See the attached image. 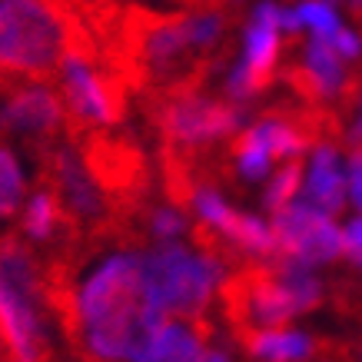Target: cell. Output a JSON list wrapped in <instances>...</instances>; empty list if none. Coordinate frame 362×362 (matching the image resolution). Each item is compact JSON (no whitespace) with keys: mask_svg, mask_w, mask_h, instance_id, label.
<instances>
[{"mask_svg":"<svg viewBox=\"0 0 362 362\" xmlns=\"http://www.w3.org/2000/svg\"><path fill=\"white\" fill-rule=\"evenodd\" d=\"M199 362H233V356L226 349H216V346H213V349L203 352V359Z\"/></svg>","mask_w":362,"mask_h":362,"instance_id":"16","label":"cell"},{"mask_svg":"<svg viewBox=\"0 0 362 362\" xmlns=\"http://www.w3.org/2000/svg\"><path fill=\"white\" fill-rule=\"evenodd\" d=\"M296 13H299L303 30H313L316 37H332V33L339 30L336 11H332V4H326V0H299Z\"/></svg>","mask_w":362,"mask_h":362,"instance_id":"13","label":"cell"},{"mask_svg":"<svg viewBox=\"0 0 362 362\" xmlns=\"http://www.w3.org/2000/svg\"><path fill=\"white\" fill-rule=\"evenodd\" d=\"M0 133L21 136L30 153L66 140V110L57 87H47L44 80L0 77Z\"/></svg>","mask_w":362,"mask_h":362,"instance_id":"5","label":"cell"},{"mask_svg":"<svg viewBox=\"0 0 362 362\" xmlns=\"http://www.w3.org/2000/svg\"><path fill=\"white\" fill-rule=\"evenodd\" d=\"M349 197L362 209V140H349Z\"/></svg>","mask_w":362,"mask_h":362,"instance_id":"15","label":"cell"},{"mask_svg":"<svg viewBox=\"0 0 362 362\" xmlns=\"http://www.w3.org/2000/svg\"><path fill=\"white\" fill-rule=\"evenodd\" d=\"M213 336L209 316H170L146 362H199Z\"/></svg>","mask_w":362,"mask_h":362,"instance_id":"10","label":"cell"},{"mask_svg":"<svg viewBox=\"0 0 362 362\" xmlns=\"http://www.w3.org/2000/svg\"><path fill=\"white\" fill-rule=\"evenodd\" d=\"M97 47L74 0H0V77L57 80L70 50Z\"/></svg>","mask_w":362,"mask_h":362,"instance_id":"1","label":"cell"},{"mask_svg":"<svg viewBox=\"0 0 362 362\" xmlns=\"http://www.w3.org/2000/svg\"><path fill=\"white\" fill-rule=\"evenodd\" d=\"M176 7H216V4H230V0H170Z\"/></svg>","mask_w":362,"mask_h":362,"instance_id":"17","label":"cell"},{"mask_svg":"<svg viewBox=\"0 0 362 362\" xmlns=\"http://www.w3.org/2000/svg\"><path fill=\"white\" fill-rule=\"evenodd\" d=\"M230 273L213 256L180 240L143 250V283L170 316H209V303Z\"/></svg>","mask_w":362,"mask_h":362,"instance_id":"3","label":"cell"},{"mask_svg":"<svg viewBox=\"0 0 362 362\" xmlns=\"http://www.w3.org/2000/svg\"><path fill=\"white\" fill-rule=\"evenodd\" d=\"M54 87L66 110V136L74 130L120 127L130 113V100H136L130 80L100 47L70 50Z\"/></svg>","mask_w":362,"mask_h":362,"instance_id":"2","label":"cell"},{"mask_svg":"<svg viewBox=\"0 0 362 362\" xmlns=\"http://www.w3.org/2000/svg\"><path fill=\"white\" fill-rule=\"evenodd\" d=\"M346 193H349V180L342 173L339 163V146L336 143H319L313 146L309 156V170L303 180V203L326 216H339L346 209Z\"/></svg>","mask_w":362,"mask_h":362,"instance_id":"8","label":"cell"},{"mask_svg":"<svg viewBox=\"0 0 362 362\" xmlns=\"http://www.w3.org/2000/svg\"><path fill=\"white\" fill-rule=\"evenodd\" d=\"M283 11L273 0H266L256 7L250 27H246V50L243 60L233 66L230 80H226V97L236 103H250L259 93L279 83L283 74Z\"/></svg>","mask_w":362,"mask_h":362,"instance_id":"6","label":"cell"},{"mask_svg":"<svg viewBox=\"0 0 362 362\" xmlns=\"http://www.w3.org/2000/svg\"><path fill=\"white\" fill-rule=\"evenodd\" d=\"M326 4H336V0H326Z\"/></svg>","mask_w":362,"mask_h":362,"instance_id":"18","label":"cell"},{"mask_svg":"<svg viewBox=\"0 0 362 362\" xmlns=\"http://www.w3.org/2000/svg\"><path fill=\"white\" fill-rule=\"evenodd\" d=\"M303 180H306V163H303V156H293V160H286V163L276 166L273 180H269V187L263 193V206L266 213H279V209L293 206L296 197L303 193Z\"/></svg>","mask_w":362,"mask_h":362,"instance_id":"11","label":"cell"},{"mask_svg":"<svg viewBox=\"0 0 362 362\" xmlns=\"http://www.w3.org/2000/svg\"><path fill=\"white\" fill-rule=\"evenodd\" d=\"M342 256H346L356 269H362V216H356V220L346 226V233H342Z\"/></svg>","mask_w":362,"mask_h":362,"instance_id":"14","label":"cell"},{"mask_svg":"<svg viewBox=\"0 0 362 362\" xmlns=\"http://www.w3.org/2000/svg\"><path fill=\"white\" fill-rule=\"evenodd\" d=\"M230 4H240V0H230Z\"/></svg>","mask_w":362,"mask_h":362,"instance_id":"19","label":"cell"},{"mask_svg":"<svg viewBox=\"0 0 362 362\" xmlns=\"http://www.w3.org/2000/svg\"><path fill=\"white\" fill-rule=\"evenodd\" d=\"M236 342L252 362H309L319 359L329 346L326 339L296 332L289 326H269V329H246L236 332Z\"/></svg>","mask_w":362,"mask_h":362,"instance_id":"9","label":"cell"},{"mask_svg":"<svg viewBox=\"0 0 362 362\" xmlns=\"http://www.w3.org/2000/svg\"><path fill=\"white\" fill-rule=\"evenodd\" d=\"M273 236L279 256L299 259L306 266H322L342 256V233L332 223V216L306 206V203H293V206L279 209L273 216Z\"/></svg>","mask_w":362,"mask_h":362,"instance_id":"7","label":"cell"},{"mask_svg":"<svg viewBox=\"0 0 362 362\" xmlns=\"http://www.w3.org/2000/svg\"><path fill=\"white\" fill-rule=\"evenodd\" d=\"M140 110L156 130L160 143L183 150L223 146L243 123V103L230 97H213L206 90L140 97Z\"/></svg>","mask_w":362,"mask_h":362,"instance_id":"4","label":"cell"},{"mask_svg":"<svg viewBox=\"0 0 362 362\" xmlns=\"http://www.w3.org/2000/svg\"><path fill=\"white\" fill-rule=\"evenodd\" d=\"M23 203V173L17 156L0 146V220H13Z\"/></svg>","mask_w":362,"mask_h":362,"instance_id":"12","label":"cell"}]
</instances>
